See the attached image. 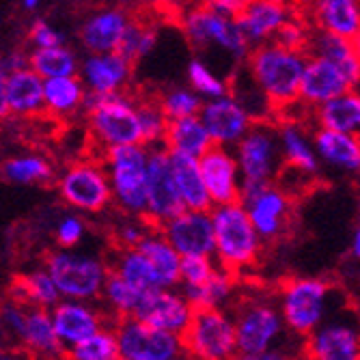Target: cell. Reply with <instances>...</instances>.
Returning <instances> with one entry per match:
<instances>
[{
  "label": "cell",
  "instance_id": "1",
  "mask_svg": "<svg viewBox=\"0 0 360 360\" xmlns=\"http://www.w3.org/2000/svg\"><path fill=\"white\" fill-rule=\"evenodd\" d=\"M307 52L287 50L274 41L252 46L246 56V74L266 95L272 108H287L300 100V80Z\"/></svg>",
  "mask_w": 360,
  "mask_h": 360
},
{
  "label": "cell",
  "instance_id": "2",
  "mask_svg": "<svg viewBox=\"0 0 360 360\" xmlns=\"http://www.w3.org/2000/svg\"><path fill=\"white\" fill-rule=\"evenodd\" d=\"M214 226V259L231 274H242L257 264L264 240L259 238L242 201L214 205L210 210Z\"/></svg>",
  "mask_w": 360,
  "mask_h": 360
},
{
  "label": "cell",
  "instance_id": "3",
  "mask_svg": "<svg viewBox=\"0 0 360 360\" xmlns=\"http://www.w3.org/2000/svg\"><path fill=\"white\" fill-rule=\"evenodd\" d=\"M236 321V343L238 356L246 360H281L287 358L283 343L287 341V326L278 311V304H272L264 298L248 300L240 307ZM293 337V335H291Z\"/></svg>",
  "mask_w": 360,
  "mask_h": 360
},
{
  "label": "cell",
  "instance_id": "4",
  "mask_svg": "<svg viewBox=\"0 0 360 360\" xmlns=\"http://www.w3.org/2000/svg\"><path fill=\"white\" fill-rule=\"evenodd\" d=\"M84 112L89 134L102 151L121 145L143 143L136 100L125 91L106 95L86 93Z\"/></svg>",
  "mask_w": 360,
  "mask_h": 360
},
{
  "label": "cell",
  "instance_id": "5",
  "mask_svg": "<svg viewBox=\"0 0 360 360\" xmlns=\"http://www.w3.org/2000/svg\"><path fill=\"white\" fill-rule=\"evenodd\" d=\"M147 158H149V147L143 143L121 145L102 151V162L110 181L112 203L129 218L145 216Z\"/></svg>",
  "mask_w": 360,
  "mask_h": 360
},
{
  "label": "cell",
  "instance_id": "6",
  "mask_svg": "<svg viewBox=\"0 0 360 360\" xmlns=\"http://www.w3.org/2000/svg\"><path fill=\"white\" fill-rule=\"evenodd\" d=\"M46 270L54 278L60 298L100 300L110 266L93 252L74 248H56L46 257Z\"/></svg>",
  "mask_w": 360,
  "mask_h": 360
},
{
  "label": "cell",
  "instance_id": "7",
  "mask_svg": "<svg viewBox=\"0 0 360 360\" xmlns=\"http://www.w3.org/2000/svg\"><path fill=\"white\" fill-rule=\"evenodd\" d=\"M333 307V287L321 278H293L283 285L278 311L289 335L296 339L309 337L328 317Z\"/></svg>",
  "mask_w": 360,
  "mask_h": 360
},
{
  "label": "cell",
  "instance_id": "8",
  "mask_svg": "<svg viewBox=\"0 0 360 360\" xmlns=\"http://www.w3.org/2000/svg\"><path fill=\"white\" fill-rule=\"evenodd\" d=\"M181 30L190 46L196 50L216 48L233 60H246L250 52V44L246 41L236 18L220 13L207 5L192 7L181 20Z\"/></svg>",
  "mask_w": 360,
  "mask_h": 360
},
{
  "label": "cell",
  "instance_id": "9",
  "mask_svg": "<svg viewBox=\"0 0 360 360\" xmlns=\"http://www.w3.org/2000/svg\"><path fill=\"white\" fill-rule=\"evenodd\" d=\"M181 341L188 358L229 360L238 356L236 321L224 309H196Z\"/></svg>",
  "mask_w": 360,
  "mask_h": 360
},
{
  "label": "cell",
  "instance_id": "10",
  "mask_svg": "<svg viewBox=\"0 0 360 360\" xmlns=\"http://www.w3.org/2000/svg\"><path fill=\"white\" fill-rule=\"evenodd\" d=\"M242 181H274L285 171V160L278 141V127L264 121H252L248 132L233 147Z\"/></svg>",
  "mask_w": 360,
  "mask_h": 360
},
{
  "label": "cell",
  "instance_id": "11",
  "mask_svg": "<svg viewBox=\"0 0 360 360\" xmlns=\"http://www.w3.org/2000/svg\"><path fill=\"white\" fill-rule=\"evenodd\" d=\"M112 328L117 335L119 360H177L186 356L181 335L155 328L134 315L115 319Z\"/></svg>",
  "mask_w": 360,
  "mask_h": 360
},
{
  "label": "cell",
  "instance_id": "12",
  "mask_svg": "<svg viewBox=\"0 0 360 360\" xmlns=\"http://www.w3.org/2000/svg\"><path fill=\"white\" fill-rule=\"evenodd\" d=\"M58 194L72 210L100 214L112 203L110 181L102 160H78L58 175Z\"/></svg>",
  "mask_w": 360,
  "mask_h": 360
},
{
  "label": "cell",
  "instance_id": "13",
  "mask_svg": "<svg viewBox=\"0 0 360 360\" xmlns=\"http://www.w3.org/2000/svg\"><path fill=\"white\" fill-rule=\"evenodd\" d=\"M240 201L261 240L272 242L285 236L291 222V194L283 186L274 181H242Z\"/></svg>",
  "mask_w": 360,
  "mask_h": 360
},
{
  "label": "cell",
  "instance_id": "14",
  "mask_svg": "<svg viewBox=\"0 0 360 360\" xmlns=\"http://www.w3.org/2000/svg\"><path fill=\"white\" fill-rule=\"evenodd\" d=\"M302 349L315 360H360V315L335 313L302 339Z\"/></svg>",
  "mask_w": 360,
  "mask_h": 360
},
{
  "label": "cell",
  "instance_id": "15",
  "mask_svg": "<svg viewBox=\"0 0 360 360\" xmlns=\"http://www.w3.org/2000/svg\"><path fill=\"white\" fill-rule=\"evenodd\" d=\"M145 192H147V205H145L143 218L151 226H162L169 218L186 210L175 186V177L171 169V153L167 151L165 145L149 147Z\"/></svg>",
  "mask_w": 360,
  "mask_h": 360
},
{
  "label": "cell",
  "instance_id": "16",
  "mask_svg": "<svg viewBox=\"0 0 360 360\" xmlns=\"http://www.w3.org/2000/svg\"><path fill=\"white\" fill-rule=\"evenodd\" d=\"M199 117L210 132L212 143L220 147H231V149L248 132V127L255 121L248 108L231 91L218 97H212V100H203Z\"/></svg>",
  "mask_w": 360,
  "mask_h": 360
},
{
  "label": "cell",
  "instance_id": "17",
  "mask_svg": "<svg viewBox=\"0 0 360 360\" xmlns=\"http://www.w3.org/2000/svg\"><path fill=\"white\" fill-rule=\"evenodd\" d=\"M52 323L58 341L63 343L65 352L78 345L93 333H97L104 326H112L115 321H108L110 313L97 309L93 300H74V298H60L52 309Z\"/></svg>",
  "mask_w": 360,
  "mask_h": 360
},
{
  "label": "cell",
  "instance_id": "18",
  "mask_svg": "<svg viewBox=\"0 0 360 360\" xmlns=\"http://www.w3.org/2000/svg\"><path fill=\"white\" fill-rule=\"evenodd\" d=\"M192 313L194 309L184 298L179 287H158L143 293V298L134 311V317H139L149 326H155V328L184 335L192 319Z\"/></svg>",
  "mask_w": 360,
  "mask_h": 360
},
{
  "label": "cell",
  "instance_id": "19",
  "mask_svg": "<svg viewBox=\"0 0 360 360\" xmlns=\"http://www.w3.org/2000/svg\"><path fill=\"white\" fill-rule=\"evenodd\" d=\"M199 167H201V175L210 194L212 207L240 201L242 173H240L238 160L231 147L212 145L199 158Z\"/></svg>",
  "mask_w": 360,
  "mask_h": 360
},
{
  "label": "cell",
  "instance_id": "20",
  "mask_svg": "<svg viewBox=\"0 0 360 360\" xmlns=\"http://www.w3.org/2000/svg\"><path fill=\"white\" fill-rule=\"evenodd\" d=\"M181 255H214V226L210 210H181L158 226Z\"/></svg>",
  "mask_w": 360,
  "mask_h": 360
},
{
  "label": "cell",
  "instance_id": "21",
  "mask_svg": "<svg viewBox=\"0 0 360 360\" xmlns=\"http://www.w3.org/2000/svg\"><path fill=\"white\" fill-rule=\"evenodd\" d=\"M134 63L125 58L119 50L86 54L80 60L78 76L91 95H106L123 91L132 80Z\"/></svg>",
  "mask_w": 360,
  "mask_h": 360
},
{
  "label": "cell",
  "instance_id": "22",
  "mask_svg": "<svg viewBox=\"0 0 360 360\" xmlns=\"http://www.w3.org/2000/svg\"><path fill=\"white\" fill-rule=\"evenodd\" d=\"M354 89L347 80V76L341 72L339 65H335L328 58L311 56L307 54L304 72L300 80V102L315 108L333 97Z\"/></svg>",
  "mask_w": 360,
  "mask_h": 360
},
{
  "label": "cell",
  "instance_id": "23",
  "mask_svg": "<svg viewBox=\"0 0 360 360\" xmlns=\"http://www.w3.org/2000/svg\"><path fill=\"white\" fill-rule=\"evenodd\" d=\"M129 20L132 18L121 7L95 9L80 26V32H78L80 46L86 50V54L119 50Z\"/></svg>",
  "mask_w": 360,
  "mask_h": 360
},
{
  "label": "cell",
  "instance_id": "24",
  "mask_svg": "<svg viewBox=\"0 0 360 360\" xmlns=\"http://www.w3.org/2000/svg\"><path fill=\"white\" fill-rule=\"evenodd\" d=\"M313 145L321 167L341 175H360V136L319 127L313 134Z\"/></svg>",
  "mask_w": 360,
  "mask_h": 360
},
{
  "label": "cell",
  "instance_id": "25",
  "mask_svg": "<svg viewBox=\"0 0 360 360\" xmlns=\"http://www.w3.org/2000/svg\"><path fill=\"white\" fill-rule=\"evenodd\" d=\"M289 5L274 3V0H250V3L236 15L240 30L246 41L252 46L272 41L276 30L291 18Z\"/></svg>",
  "mask_w": 360,
  "mask_h": 360
},
{
  "label": "cell",
  "instance_id": "26",
  "mask_svg": "<svg viewBox=\"0 0 360 360\" xmlns=\"http://www.w3.org/2000/svg\"><path fill=\"white\" fill-rule=\"evenodd\" d=\"M278 141L285 160V169L296 171L298 175L313 179L321 171V162L317 158L313 136L298 121H287L278 127Z\"/></svg>",
  "mask_w": 360,
  "mask_h": 360
},
{
  "label": "cell",
  "instance_id": "27",
  "mask_svg": "<svg viewBox=\"0 0 360 360\" xmlns=\"http://www.w3.org/2000/svg\"><path fill=\"white\" fill-rule=\"evenodd\" d=\"M304 52L311 56H321V58L333 60L347 76L349 84L354 89H360V60L354 52L352 39L335 35L330 30L317 28L315 32H309V44Z\"/></svg>",
  "mask_w": 360,
  "mask_h": 360
},
{
  "label": "cell",
  "instance_id": "28",
  "mask_svg": "<svg viewBox=\"0 0 360 360\" xmlns=\"http://www.w3.org/2000/svg\"><path fill=\"white\" fill-rule=\"evenodd\" d=\"M7 100L13 117H37L44 112V78L28 65L7 74Z\"/></svg>",
  "mask_w": 360,
  "mask_h": 360
},
{
  "label": "cell",
  "instance_id": "29",
  "mask_svg": "<svg viewBox=\"0 0 360 360\" xmlns=\"http://www.w3.org/2000/svg\"><path fill=\"white\" fill-rule=\"evenodd\" d=\"M18 339L24 343V347L41 358H58L65 356V347L56 337L50 309L41 307H28L26 319L18 335Z\"/></svg>",
  "mask_w": 360,
  "mask_h": 360
},
{
  "label": "cell",
  "instance_id": "30",
  "mask_svg": "<svg viewBox=\"0 0 360 360\" xmlns=\"http://www.w3.org/2000/svg\"><path fill=\"white\" fill-rule=\"evenodd\" d=\"M86 86L78 74L44 80V112L56 119H70L84 108Z\"/></svg>",
  "mask_w": 360,
  "mask_h": 360
},
{
  "label": "cell",
  "instance_id": "31",
  "mask_svg": "<svg viewBox=\"0 0 360 360\" xmlns=\"http://www.w3.org/2000/svg\"><path fill=\"white\" fill-rule=\"evenodd\" d=\"M136 248L147 257L151 264L160 287H177L179 285V264L181 255L171 246L165 233L158 226H151Z\"/></svg>",
  "mask_w": 360,
  "mask_h": 360
},
{
  "label": "cell",
  "instance_id": "32",
  "mask_svg": "<svg viewBox=\"0 0 360 360\" xmlns=\"http://www.w3.org/2000/svg\"><path fill=\"white\" fill-rule=\"evenodd\" d=\"M171 169H173L175 186H177L184 207L186 210H212V201H210V194L201 175V167H199V158L171 153Z\"/></svg>",
  "mask_w": 360,
  "mask_h": 360
},
{
  "label": "cell",
  "instance_id": "33",
  "mask_svg": "<svg viewBox=\"0 0 360 360\" xmlns=\"http://www.w3.org/2000/svg\"><path fill=\"white\" fill-rule=\"evenodd\" d=\"M162 145H165L167 151H171V153L201 158L214 143L210 139V132L205 129L201 117L192 115V117L169 119L167 134H165Z\"/></svg>",
  "mask_w": 360,
  "mask_h": 360
},
{
  "label": "cell",
  "instance_id": "34",
  "mask_svg": "<svg viewBox=\"0 0 360 360\" xmlns=\"http://www.w3.org/2000/svg\"><path fill=\"white\" fill-rule=\"evenodd\" d=\"M313 20L321 30L352 39L360 30V0H313Z\"/></svg>",
  "mask_w": 360,
  "mask_h": 360
},
{
  "label": "cell",
  "instance_id": "35",
  "mask_svg": "<svg viewBox=\"0 0 360 360\" xmlns=\"http://www.w3.org/2000/svg\"><path fill=\"white\" fill-rule=\"evenodd\" d=\"M315 119L319 127L360 136V91L349 89L333 97V100L315 106Z\"/></svg>",
  "mask_w": 360,
  "mask_h": 360
},
{
  "label": "cell",
  "instance_id": "36",
  "mask_svg": "<svg viewBox=\"0 0 360 360\" xmlns=\"http://www.w3.org/2000/svg\"><path fill=\"white\" fill-rule=\"evenodd\" d=\"M236 289V274L224 268H216V272L199 285H179L184 298L190 307L196 309H224V304L231 300Z\"/></svg>",
  "mask_w": 360,
  "mask_h": 360
},
{
  "label": "cell",
  "instance_id": "37",
  "mask_svg": "<svg viewBox=\"0 0 360 360\" xmlns=\"http://www.w3.org/2000/svg\"><path fill=\"white\" fill-rule=\"evenodd\" d=\"M11 298L26 307L52 309L60 300V291L44 266V268L30 270L28 274H24L15 281L11 287Z\"/></svg>",
  "mask_w": 360,
  "mask_h": 360
},
{
  "label": "cell",
  "instance_id": "38",
  "mask_svg": "<svg viewBox=\"0 0 360 360\" xmlns=\"http://www.w3.org/2000/svg\"><path fill=\"white\" fill-rule=\"evenodd\" d=\"M26 60H28V68L32 72H37L44 80L58 78V76H74L78 74V68H80V58L76 50H72L65 44L48 46V48H32Z\"/></svg>",
  "mask_w": 360,
  "mask_h": 360
},
{
  "label": "cell",
  "instance_id": "39",
  "mask_svg": "<svg viewBox=\"0 0 360 360\" xmlns=\"http://www.w3.org/2000/svg\"><path fill=\"white\" fill-rule=\"evenodd\" d=\"M110 270L117 272L123 281H127L129 285H132L134 289H139L141 293H147V291L160 287L151 264H149L147 257L136 246L119 248V252L112 259Z\"/></svg>",
  "mask_w": 360,
  "mask_h": 360
},
{
  "label": "cell",
  "instance_id": "40",
  "mask_svg": "<svg viewBox=\"0 0 360 360\" xmlns=\"http://www.w3.org/2000/svg\"><path fill=\"white\" fill-rule=\"evenodd\" d=\"M0 175L5 181L15 186L48 184L52 179V165L39 153H20L3 162Z\"/></svg>",
  "mask_w": 360,
  "mask_h": 360
},
{
  "label": "cell",
  "instance_id": "41",
  "mask_svg": "<svg viewBox=\"0 0 360 360\" xmlns=\"http://www.w3.org/2000/svg\"><path fill=\"white\" fill-rule=\"evenodd\" d=\"M141 298H143V293L139 289H134L127 281H123L117 272L108 270V276H106L100 300H104L106 311L110 313L112 319L134 315Z\"/></svg>",
  "mask_w": 360,
  "mask_h": 360
},
{
  "label": "cell",
  "instance_id": "42",
  "mask_svg": "<svg viewBox=\"0 0 360 360\" xmlns=\"http://www.w3.org/2000/svg\"><path fill=\"white\" fill-rule=\"evenodd\" d=\"M74 360H119V345H117V335L112 326H104L78 345L70 347L65 352Z\"/></svg>",
  "mask_w": 360,
  "mask_h": 360
},
{
  "label": "cell",
  "instance_id": "43",
  "mask_svg": "<svg viewBox=\"0 0 360 360\" xmlns=\"http://www.w3.org/2000/svg\"><path fill=\"white\" fill-rule=\"evenodd\" d=\"M158 37L160 35H158L155 26H151L147 22H139V20H129L127 30H125L121 46H119V52L132 63H136L155 50Z\"/></svg>",
  "mask_w": 360,
  "mask_h": 360
},
{
  "label": "cell",
  "instance_id": "44",
  "mask_svg": "<svg viewBox=\"0 0 360 360\" xmlns=\"http://www.w3.org/2000/svg\"><path fill=\"white\" fill-rule=\"evenodd\" d=\"M158 104L162 106V110H165L169 119H179V117L199 115L203 106V97L192 86H173L160 95Z\"/></svg>",
  "mask_w": 360,
  "mask_h": 360
},
{
  "label": "cell",
  "instance_id": "45",
  "mask_svg": "<svg viewBox=\"0 0 360 360\" xmlns=\"http://www.w3.org/2000/svg\"><path fill=\"white\" fill-rule=\"evenodd\" d=\"M136 110H139L143 145H147V147L162 145L165 134H167L169 117L165 115L158 100H141V102H136Z\"/></svg>",
  "mask_w": 360,
  "mask_h": 360
},
{
  "label": "cell",
  "instance_id": "46",
  "mask_svg": "<svg viewBox=\"0 0 360 360\" xmlns=\"http://www.w3.org/2000/svg\"><path fill=\"white\" fill-rule=\"evenodd\" d=\"M188 84L199 93L203 100H212V97H218L231 91L229 89V82L220 78L201 58H192L188 63Z\"/></svg>",
  "mask_w": 360,
  "mask_h": 360
},
{
  "label": "cell",
  "instance_id": "47",
  "mask_svg": "<svg viewBox=\"0 0 360 360\" xmlns=\"http://www.w3.org/2000/svg\"><path fill=\"white\" fill-rule=\"evenodd\" d=\"M216 268L218 264L214 255H186L181 257V264H179V285L205 283L216 272Z\"/></svg>",
  "mask_w": 360,
  "mask_h": 360
},
{
  "label": "cell",
  "instance_id": "48",
  "mask_svg": "<svg viewBox=\"0 0 360 360\" xmlns=\"http://www.w3.org/2000/svg\"><path fill=\"white\" fill-rule=\"evenodd\" d=\"M86 224L78 214H68L54 224V240L60 248H74L84 240Z\"/></svg>",
  "mask_w": 360,
  "mask_h": 360
},
{
  "label": "cell",
  "instance_id": "49",
  "mask_svg": "<svg viewBox=\"0 0 360 360\" xmlns=\"http://www.w3.org/2000/svg\"><path fill=\"white\" fill-rule=\"evenodd\" d=\"M272 41L283 46V48H287V50H300V52H304L307 44H309V30H307V26L300 20H296V18L291 15L276 30V35H274Z\"/></svg>",
  "mask_w": 360,
  "mask_h": 360
},
{
  "label": "cell",
  "instance_id": "50",
  "mask_svg": "<svg viewBox=\"0 0 360 360\" xmlns=\"http://www.w3.org/2000/svg\"><path fill=\"white\" fill-rule=\"evenodd\" d=\"M28 41L32 44V48H48V46L65 44V35H63V30L48 24L46 20H37V22H32L28 30Z\"/></svg>",
  "mask_w": 360,
  "mask_h": 360
},
{
  "label": "cell",
  "instance_id": "51",
  "mask_svg": "<svg viewBox=\"0 0 360 360\" xmlns=\"http://www.w3.org/2000/svg\"><path fill=\"white\" fill-rule=\"evenodd\" d=\"M26 309H28L26 304L15 302V300H11V302L0 307V321H3L7 333H11L15 337L20 335L22 326H24V319H26Z\"/></svg>",
  "mask_w": 360,
  "mask_h": 360
},
{
  "label": "cell",
  "instance_id": "52",
  "mask_svg": "<svg viewBox=\"0 0 360 360\" xmlns=\"http://www.w3.org/2000/svg\"><path fill=\"white\" fill-rule=\"evenodd\" d=\"M151 229V224L145 220V218H139V216H134V220L132 222H125L123 226H119V248H127V246H136L143 238H145V233Z\"/></svg>",
  "mask_w": 360,
  "mask_h": 360
},
{
  "label": "cell",
  "instance_id": "53",
  "mask_svg": "<svg viewBox=\"0 0 360 360\" xmlns=\"http://www.w3.org/2000/svg\"><path fill=\"white\" fill-rule=\"evenodd\" d=\"M250 0H205V5L220 11V13H226V15H238Z\"/></svg>",
  "mask_w": 360,
  "mask_h": 360
},
{
  "label": "cell",
  "instance_id": "54",
  "mask_svg": "<svg viewBox=\"0 0 360 360\" xmlns=\"http://www.w3.org/2000/svg\"><path fill=\"white\" fill-rule=\"evenodd\" d=\"M7 70L0 65V123L5 119L11 117V110H9V100H7Z\"/></svg>",
  "mask_w": 360,
  "mask_h": 360
},
{
  "label": "cell",
  "instance_id": "55",
  "mask_svg": "<svg viewBox=\"0 0 360 360\" xmlns=\"http://www.w3.org/2000/svg\"><path fill=\"white\" fill-rule=\"evenodd\" d=\"M349 252L356 261H360V224L356 226V231L352 236V244H349Z\"/></svg>",
  "mask_w": 360,
  "mask_h": 360
},
{
  "label": "cell",
  "instance_id": "56",
  "mask_svg": "<svg viewBox=\"0 0 360 360\" xmlns=\"http://www.w3.org/2000/svg\"><path fill=\"white\" fill-rule=\"evenodd\" d=\"M352 46H354V52H356V56H358V60H360V30L352 37Z\"/></svg>",
  "mask_w": 360,
  "mask_h": 360
},
{
  "label": "cell",
  "instance_id": "57",
  "mask_svg": "<svg viewBox=\"0 0 360 360\" xmlns=\"http://www.w3.org/2000/svg\"><path fill=\"white\" fill-rule=\"evenodd\" d=\"M39 3H41V0H22V5H24L26 9H37Z\"/></svg>",
  "mask_w": 360,
  "mask_h": 360
},
{
  "label": "cell",
  "instance_id": "58",
  "mask_svg": "<svg viewBox=\"0 0 360 360\" xmlns=\"http://www.w3.org/2000/svg\"><path fill=\"white\" fill-rule=\"evenodd\" d=\"M274 3H281V5H291V0H274Z\"/></svg>",
  "mask_w": 360,
  "mask_h": 360
},
{
  "label": "cell",
  "instance_id": "59",
  "mask_svg": "<svg viewBox=\"0 0 360 360\" xmlns=\"http://www.w3.org/2000/svg\"><path fill=\"white\" fill-rule=\"evenodd\" d=\"M78 3H93V0H78Z\"/></svg>",
  "mask_w": 360,
  "mask_h": 360
},
{
  "label": "cell",
  "instance_id": "60",
  "mask_svg": "<svg viewBox=\"0 0 360 360\" xmlns=\"http://www.w3.org/2000/svg\"><path fill=\"white\" fill-rule=\"evenodd\" d=\"M358 212H360V199H358Z\"/></svg>",
  "mask_w": 360,
  "mask_h": 360
}]
</instances>
